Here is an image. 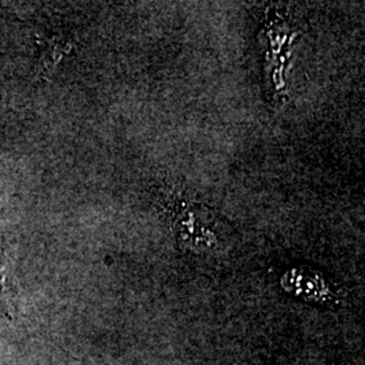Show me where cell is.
<instances>
[{"label": "cell", "instance_id": "6da1fadb", "mask_svg": "<svg viewBox=\"0 0 365 365\" xmlns=\"http://www.w3.org/2000/svg\"><path fill=\"white\" fill-rule=\"evenodd\" d=\"M170 212L175 238L180 248L203 253L218 245V237L212 230L214 218L209 209L188 199L175 197Z\"/></svg>", "mask_w": 365, "mask_h": 365}, {"label": "cell", "instance_id": "7a4b0ae2", "mask_svg": "<svg viewBox=\"0 0 365 365\" xmlns=\"http://www.w3.org/2000/svg\"><path fill=\"white\" fill-rule=\"evenodd\" d=\"M38 48L36 73L39 78H49L63 56L71 51L69 42L61 37H37Z\"/></svg>", "mask_w": 365, "mask_h": 365}]
</instances>
